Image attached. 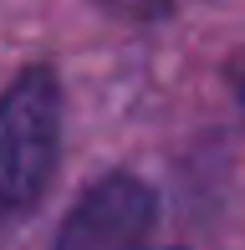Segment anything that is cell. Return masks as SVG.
<instances>
[{
	"mask_svg": "<svg viewBox=\"0 0 245 250\" xmlns=\"http://www.w3.org/2000/svg\"><path fill=\"white\" fill-rule=\"evenodd\" d=\"M61 158V87L31 66L0 92V204L36 209Z\"/></svg>",
	"mask_w": 245,
	"mask_h": 250,
	"instance_id": "6da1fadb",
	"label": "cell"
},
{
	"mask_svg": "<svg viewBox=\"0 0 245 250\" xmlns=\"http://www.w3.org/2000/svg\"><path fill=\"white\" fill-rule=\"evenodd\" d=\"M153 220H159L153 189L133 174H107L72 204L57 250H143Z\"/></svg>",
	"mask_w": 245,
	"mask_h": 250,
	"instance_id": "7a4b0ae2",
	"label": "cell"
},
{
	"mask_svg": "<svg viewBox=\"0 0 245 250\" xmlns=\"http://www.w3.org/2000/svg\"><path fill=\"white\" fill-rule=\"evenodd\" d=\"M102 10L113 16H128V21H159V16H174V10L194 5V0H97Z\"/></svg>",
	"mask_w": 245,
	"mask_h": 250,
	"instance_id": "3957f363",
	"label": "cell"
}]
</instances>
